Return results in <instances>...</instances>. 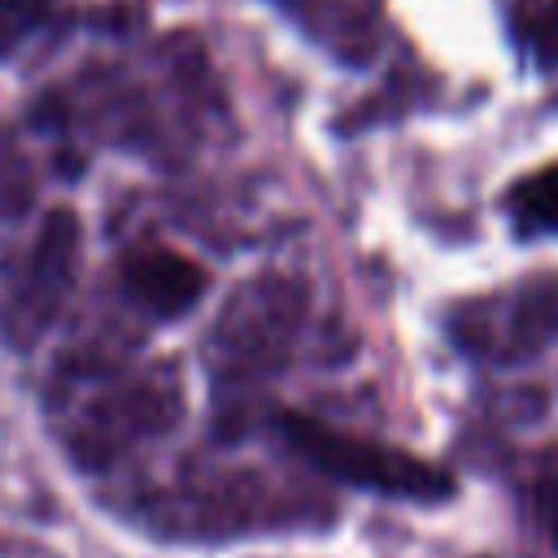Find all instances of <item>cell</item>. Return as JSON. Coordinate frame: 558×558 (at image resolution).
<instances>
[{
  "label": "cell",
  "mask_w": 558,
  "mask_h": 558,
  "mask_svg": "<svg viewBox=\"0 0 558 558\" xmlns=\"http://www.w3.org/2000/svg\"><path fill=\"white\" fill-rule=\"evenodd\" d=\"M166 414H170V388L153 379H118L109 388L87 392L83 405L74 410V423H70L74 449L113 458L122 445H131L140 432H148Z\"/></svg>",
  "instance_id": "277c9868"
},
{
  "label": "cell",
  "mask_w": 558,
  "mask_h": 558,
  "mask_svg": "<svg viewBox=\"0 0 558 558\" xmlns=\"http://www.w3.org/2000/svg\"><path fill=\"white\" fill-rule=\"evenodd\" d=\"M48 13V0H0V52L22 44Z\"/></svg>",
  "instance_id": "52a82bcc"
},
{
  "label": "cell",
  "mask_w": 558,
  "mask_h": 558,
  "mask_svg": "<svg viewBox=\"0 0 558 558\" xmlns=\"http://www.w3.org/2000/svg\"><path fill=\"white\" fill-rule=\"evenodd\" d=\"M510 214L527 231H558V166L523 179L510 192Z\"/></svg>",
  "instance_id": "8992f818"
},
{
  "label": "cell",
  "mask_w": 558,
  "mask_h": 558,
  "mask_svg": "<svg viewBox=\"0 0 558 558\" xmlns=\"http://www.w3.org/2000/svg\"><path fill=\"white\" fill-rule=\"evenodd\" d=\"M122 283H126V296L144 314H153V318H179V314H187L201 301L205 275L187 257H179V253L144 248V253H131L126 257Z\"/></svg>",
  "instance_id": "5b68a950"
},
{
  "label": "cell",
  "mask_w": 558,
  "mask_h": 558,
  "mask_svg": "<svg viewBox=\"0 0 558 558\" xmlns=\"http://www.w3.org/2000/svg\"><path fill=\"white\" fill-rule=\"evenodd\" d=\"M78 222L65 209H52L31 248L0 279V331L9 344H31L61 310L74 283Z\"/></svg>",
  "instance_id": "7a4b0ae2"
},
{
  "label": "cell",
  "mask_w": 558,
  "mask_h": 558,
  "mask_svg": "<svg viewBox=\"0 0 558 558\" xmlns=\"http://www.w3.org/2000/svg\"><path fill=\"white\" fill-rule=\"evenodd\" d=\"M279 432L310 466H318L336 480H349L357 488L388 493V497H414V501H436L449 493V480L440 475V466L410 458L405 449L371 445L353 432L327 427V423L305 418V414H283Z\"/></svg>",
  "instance_id": "6da1fadb"
},
{
  "label": "cell",
  "mask_w": 558,
  "mask_h": 558,
  "mask_svg": "<svg viewBox=\"0 0 558 558\" xmlns=\"http://www.w3.org/2000/svg\"><path fill=\"white\" fill-rule=\"evenodd\" d=\"M292 331H296V292L288 283L240 288L214 336L218 375L253 379V375L275 371L283 362Z\"/></svg>",
  "instance_id": "3957f363"
}]
</instances>
